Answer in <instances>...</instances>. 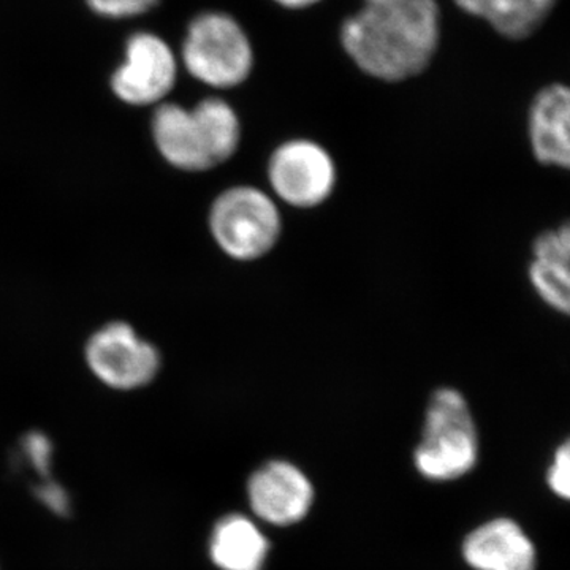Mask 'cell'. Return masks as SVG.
I'll return each instance as SVG.
<instances>
[{
	"label": "cell",
	"instance_id": "cell-1",
	"mask_svg": "<svg viewBox=\"0 0 570 570\" xmlns=\"http://www.w3.org/2000/svg\"><path fill=\"white\" fill-rule=\"evenodd\" d=\"M441 41L436 0H363L341 26V45L367 77L401 82L430 67Z\"/></svg>",
	"mask_w": 570,
	"mask_h": 570
},
{
	"label": "cell",
	"instance_id": "cell-2",
	"mask_svg": "<svg viewBox=\"0 0 570 570\" xmlns=\"http://www.w3.org/2000/svg\"><path fill=\"white\" fill-rule=\"evenodd\" d=\"M151 130L165 163L186 174H204L228 163L243 140L238 112L219 97L200 100L194 108L157 105Z\"/></svg>",
	"mask_w": 570,
	"mask_h": 570
},
{
	"label": "cell",
	"instance_id": "cell-3",
	"mask_svg": "<svg viewBox=\"0 0 570 570\" xmlns=\"http://www.w3.org/2000/svg\"><path fill=\"white\" fill-rule=\"evenodd\" d=\"M208 227L214 243L228 258L250 264L273 253L283 236L284 223L272 194L238 184L214 198Z\"/></svg>",
	"mask_w": 570,
	"mask_h": 570
},
{
	"label": "cell",
	"instance_id": "cell-4",
	"mask_svg": "<svg viewBox=\"0 0 570 570\" xmlns=\"http://www.w3.org/2000/svg\"><path fill=\"white\" fill-rule=\"evenodd\" d=\"M478 459V428L466 397L456 389H438L428 403L415 468L428 480L449 482L468 474Z\"/></svg>",
	"mask_w": 570,
	"mask_h": 570
},
{
	"label": "cell",
	"instance_id": "cell-5",
	"mask_svg": "<svg viewBox=\"0 0 570 570\" xmlns=\"http://www.w3.org/2000/svg\"><path fill=\"white\" fill-rule=\"evenodd\" d=\"M181 61L190 77L214 89L242 86L254 69V47L245 28L223 11L198 14L187 28Z\"/></svg>",
	"mask_w": 570,
	"mask_h": 570
},
{
	"label": "cell",
	"instance_id": "cell-6",
	"mask_svg": "<svg viewBox=\"0 0 570 570\" xmlns=\"http://www.w3.org/2000/svg\"><path fill=\"white\" fill-rule=\"evenodd\" d=\"M266 178L273 197L296 209L326 204L335 193L337 167L332 153L309 138L281 142L269 156Z\"/></svg>",
	"mask_w": 570,
	"mask_h": 570
},
{
	"label": "cell",
	"instance_id": "cell-7",
	"mask_svg": "<svg viewBox=\"0 0 570 570\" xmlns=\"http://www.w3.org/2000/svg\"><path fill=\"white\" fill-rule=\"evenodd\" d=\"M86 360L94 376L124 392L151 384L160 370L157 348L124 322H112L92 335Z\"/></svg>",
	"mask_w": 570,
	"mask_h": 570
},
{
	"label": "cell",
	"instance_id": "cell-8",
	"mask_svg": "<svg viewBox=\"0 0 570 570\" xmlns=\"http://www.w3.org/2000/svg\"><path fill=\"white\" fill-rule=\"evenodd\" d=\"M178 78V59L167 41L138 32L126 45V59L111 77V89L124 104L149 107L164 104Z\"/></svg>",
	"mask_w": 570,
	"mask_h": 570
},
{
	"label": "cell",
	"instance_id": "cell-9",
	"mask_svg": "<svg viewBox=\"0 0 570 570\" xmlns=\"http://www.w3.org/2000/svg\"><path fill=\"white\" fill-rule=\"evenodd\" d=\"M247 498L258 519L275 527H291L313 508L314 489L295 464L269 461L249 479Z\"/></svg>",
	"mask_w": 570,
	"mask_h": 570
},
{
	"label": "cell",
	"instance_id": "cell-10",
	"mask_svg": "<svg viewBox=\"0 0 570 570\" xmlns=\"http://www.w3.org/2000/svg\"><path fill=\"white\" fill-rule=\"evenodd\" d=\"M463 557L475 570H534V546L515 521L499 519L468 535Z\"/></svg>",
	"mask_w": 570,
	"mask_h": 570
},
{
	"label": "cell",
	"instance_id": "cell-11",
	"mask_svg": "<svg viewBox=\"0 0 570 570\" xmlns=\"http://www.w3.org/2000/svg\"><path fill=\"white\" fill-rule=\"evenodd\" d=\"M528 129L532 153L540 164L570 170L569 86H549L535 96Z\"/></svg>",
	"mask_w": 570,
	"mask_h": 570
},
{
	"label": "cell",
	"instance_id": "cell-12",
	"mask_svg": "<svg viewBox=\"0 0 570 570\" xmlns=\"http://www.w3.org/2000/svg\"><path fill=\"white\" fill-rule=\"evenodd\" d=\"M530 281L546 305L570 317V223L535 239Z\"/></svg>",
	"mask_w": 570,
	"mask_h": 570
},
{
	"label": "cell",
	"instance_id": "cell-13",
	"mask_svg": "<svg viewBox=\"0 0 570 570\" xmlns=\"http://www.w3.org/2000/svg\"><path fill=\"white\" fill-rule=\"evenodd\" d=\"M268 539L243 515H228L214 528L209 557L220 570H264Z\"/></svg>",
	"mask_w": 570,
	"mask_h": 570
},
{
	"label": "cell",
	"instance_id": "cell-14",
	"mask_svg": "<svg viewBox=\"0 0 570 570\" xmlns=\"http://www.w3.org/2000/svg\"><path fill=\"white\" fill-rule=\"evenodd\" d=\"M461 10L489 22L505 39L521 40L538 31L557 0H453Z\"/></svg>",
	"mask_w": 570,
	"mask_h": 570
},
{
	"label": "cell",
	"instance_id": "cell-15",
	"mask_svg": "<svg viewBox=\"0 0 570 570\" xmlns=\"http://www.w3.org/2000/svg\"><path fill=\"white\" fill-rule=\"evenodd\" d=\"M88 3L100 17L124 20V18L140 17L154 9L159 0H88Z\"/></svg>",
	"mask_w": 570,
	"mask_h": 570
},
{
	"label": "cell",
	"instance_id": "cell-16",
	"mask_svg": "<svg viewBox=\"0 0 570 570\" xmlns=\"http://www.w3.org/2000/svg\"><path fill=\"white\" fill-rule=\"evenodd\" d=\"M551 490L570 501V439L558 449L549 472Z\"/></svg>",
	"mask_w": 570,
	"mask_h": 570
},
{
	"label": "cell",
	"instance_id": "cell-17",
	"mask_svg": "<svg viewBox=\"0 0 570 570\" xmlns=\"http://www.w3.org/2000/svg\"><path fill=\"white\" fill-rule=\"evenodd\" d=\"M24 452L41 478H48L52 460V448L48 438L41 433L28 434L24 439Z\"/></svg>",
	"mask_w": 570,
	"mask_h": 570
},
{
	"label": "cell",
	"instance_id": "cell-18",
	"mask_svg": "<svg viewBox=\"0 0 570 570\" xmlns=\"http://www.w3.org/2000/svg\"><path fill=\"white\" fill-rule=\"evenodd\" d=\"M36 494L48 509H51L58 515H66L69 512V497H67L66 490L59 483H56L55 480H45L39 489L36 490Z\"/></svg>",
	"mask_w": 570,
	"mask_h": 570
},
{
	"label": "cell",
	"instance_id": "cell-19",
	"mask_svg": "<svg viewBox=\"0 0 570 570\" xmlns=\"http://www.w3.org/2000/svg\"><path fill=\"white\" fill-rule=\"evenodd\" d=\"M277 6L288 10H303L316 6L321 0H275Z\"/></svg>",
	"mask_w": 570,
	"mask_h": 570
}]
</instances>
